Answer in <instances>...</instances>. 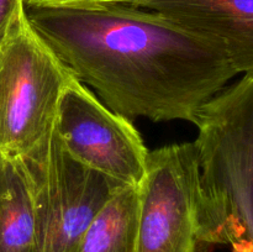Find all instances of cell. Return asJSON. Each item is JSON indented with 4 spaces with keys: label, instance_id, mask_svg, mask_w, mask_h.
Returning a JSON list of instances; mask_svg holds the SVG:
<instances>
[{
    "label": "cell",
    "instance_id": "52a82bcc",
    "mask_svg": "<svg viewBox=\"0 0 253 252\" xmlns=\"http://www.w3.org/2000/svg\"><path fill=\"white\" fill-rule=\"evenodd\" d=\"M155 12L187 31L219 42L239 73L253 72V0H101Z\"/></svg>",
    "mask_w": 253,
    "mask_h": 252
},
{
    "label": "cell",
    "instance_id": "7a4b0ae2",
    "mask_svg": "<svg viewBox=\"0 0 253 252\" xmlns=\"http://www.w3.org/2000/svg\"><path fill=\"white\" fill-rule=\"evenodd\" d=\"M199 244L253 252V72L200 108Z\"/></svg>",
    "mask_w": 253,
    "mask_h": 252
},
{
    "label": "cell",
    "instance_id": "8992f818",
    "mask_svg": "<svg viewBox=\"0 0 253 252\" xmlns=\"http://www.w3.org/2000/svg\"><path fill=\"white\" fill-rule=\"evenodd\" d=\"M53 127L62 147L84 167L123 185L142 179L148 150L137 128L74 77L62 93Z\"/></svg>",
    "mask_w": 253,
    "mask_h": 252
},
{
    "label": "cell",
    "instance_id": "277c9868",
    "mask_svg": "<svg viewBox=\"0 0 253 252\" xmlns=\"http://www.w3.org/2000/svg\"><path fill=\"white\" fill-rule=\"evenodd\" d=\"M21 158L34 192L36 252H81L91 220L124 185L74 161L54 127Z\"/></svg>",
    "mask_w": 253,
    "mask_h": 252
},
{
    "label": "cell",
    "instance_id": "7c38bea8",
    "mask_svg": "<svg viewBox=\"0 0 253 252\" xmlns=\"http://www.w3.org/2000/svg\"><path fill=\"white\" fill-rule=\"evenodd\" d=\"M202 252H203V251H202Z\"/></svg>",
    "mask_w": 253,
    "mask_h": 252
},
{
    "label": "cell",
    "instance_id": "30bf717a",
    "mask_svg": "<svg viewBox=\"0 0 253 252\" xmlns=\"http://www.w3.org/2000/svg\"><path fill=\"white\" fill-rule=\"evenodd\" d=\"M24 15V0H0V44Z\"/></svg>",
    "mask_w": 253,
    "mask_h": 252
},
{
    "label": "cell",
    "instance_id": "8fae6325",
    "mask_svg": "<svg viewBox=\"0 0 253 252\" xmlns=\"http://www.w3.org/2000/svg\"><path fill=\"white\" fill-rule=\"evenodd\" d=\"M101 0H24V4L37 6H82L98 4Z\"/></svg>",
    "mask_w": 253,
    "mask_h": 252
},
{
    "label": "cell",
    "instance_id": "ba28073f",
    "mask_svg": "<svg viewBox=\"0 0 253 252\" xmlns=\"http://www.w3.org/2000/svg\"><path fill=\"white\" fill-rule=\"evenodd\" d=\"M0 252H36L32 183L21 157L0 152Z\"/></svg>",
    "mask_w": 253,
    "mask_h": 252
},
{
    "label": "cell",
    "instance_id": "3957f363",
    "mask_svg": "<svg viewBox=\"0 0 253 252\" xmlns=\"http://www.w3.org/2000/svg\"><path fill=\"white\" fill-rule=\"evenodd\" d=\"M72 78L24 12L0 44V152L22 157L51 132Z\"/></svg>",
    "mask_w": 253,
    "mask_h": 252
},
{
    "label": "cell",
    "instance_id": "6da1fadb",
    "mask_svg": "<svg viewBox=\"0 0 253 252\" xmlns=\"http://www.w3.org/2000/svg\"><path fill=\"white\" fill-rule=\"evenodd\" d=\"M31 29L74 79L132 119L195 124L203 104L240 74L225 47L125 5L24 4Z\"/></svg>",
    "mask_w": 253,
    "mask_h": 252
},
{
    "label": "cell",
    "instance_id": "5b68a950",
    "mask_svg": "<svg viewBox=\"0 0 253 252\" xmlns=\"http://www.w3.org/2000/svg\"><path fill=\"white\" fill-rule=\"evenodd\" d=\"M137 198L136 252H199V169L194 143L148 151Z\"/></svg>",
    "mask_w": 253,
    "mask_h": 252
},
{
    "label": "cell",
    "instance_id": "9c48e42d",
    "mask_svg": "<svg viewBox=\"0 0 253 252\" xmlns=\"http://www.w3.org/2000/svg\"><path fill=\"white\" fill-rule=\"evenodd\" d=\"M137 185L119 188L86 230L81 252L137 251Z\"/></svg>",
    "mask_w": 253,
    "mask_h": 252
}]
</instances>
